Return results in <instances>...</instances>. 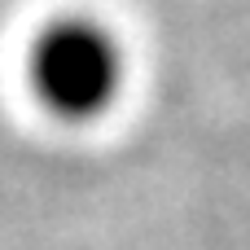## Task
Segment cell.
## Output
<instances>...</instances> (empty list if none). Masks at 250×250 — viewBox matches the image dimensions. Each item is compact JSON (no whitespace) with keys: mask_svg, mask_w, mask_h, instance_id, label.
Instances as JSON below:
<instances>
[{"mask_svg":"<svg viewBox=\"0 0 250 250\" xmlns=\"http://www.w3.org/2000/svg\"><path fill=\"white\" fill-rule=\"evenodd\" d=\"M22 75L53 119L92 123L114 110L127 83V57L119 35L92 13H57L31 31Z\"/></svg>","mask_w":250,"mask_h":250,"instance_id":"6da1fadb","label":"cell"}]
</instances>
